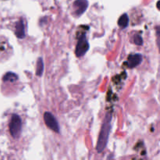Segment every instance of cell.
<instances>
[{"label": "cell", "instance_id": "obj_3", "mask_svg": "<svg viewBox=\"0 0 160 160\" xmlns=\"http://www.w3.org/2000/svg\"><path fill=\"white\" fill-rule=\"evenodd\" d=\"M89 49V44L88 42L87 39H86L85 36L83 35L78 40V44L76 46V50H75V53L78 57H81L84 56L88 50Z\"/></svg>", "mask_w": 160, "mask_h": 160}, {"label": "cell", "instance_id": "obj_7", "mask_svg": "<svg viewBox=\"0 0 160 160\" xmlns=\"http://www.w3.org/2000/svg\"><path fill=\"white\" fill-rule=\"evenodd\" d=\"M16 36L18 38H23L25 37V28L23 20H20L16 24V31H15Z\"/></svg>", "mask_w": 160, "mask_h": 160}, {"label": "cell", "instance_id": "obj_9", "mask_svg": "<svg viewBox=\"0 0 160 160\" xmlns=\"http://www.w3.org/2000/svg\"><path fill=\"white\" fill-rule=\"evenodd\" d=\"M44 71V62L42 58H38L37 61V67H36V74L38 77H42Z\"/></svg>", "mask_w": 160, "mask_h": 160}, {"label": "cell", "instance_id": "obj_11", "mask_svg": "<svg viewBox=\"0 0 160 160\" xmlns=\"http://www.w3.org/2000/svg\"><path fill=\"white\" fill-rule=\"evenodd\" d=\"M134 42L137 45H142L143 44V39L140 35H135L134 36Z\"/></svg>", "mask_w": 160, "mask_h": 160}, {"label": "cell", "instance_id": "obj_4", "mask_svg": "<svg viewBox=\"0 0 160 160\" xmlns=\"http://www.w3.org/2000/svg\"><path fill=\"white\" fill-rule=\"evenodd\" d=\"M44 120L46 124V126L52 131H55L56 133H59V126L58 124V122L54 116L49 112H45L44 114Z\"/></svg>", "mask_w": 160, "mask_h": 160}, {"label": "cell", "instance_id": "obj_6", "mask_svg": "<svg viewBox=\"0 0 160 160\" xmlns=\"http://www.w3.org/2000/svg\"><path fill=\"white\" fill-rule=\"evenodd\" d=\"M142 56L141 54H131L128 58V67L129 68H134L138 66L142 62Z\"/></svg>", "mask_w": 160, "mask_h": 160}, {"label": "cell", "instance_id": "obj_10", "mask_svg": "<svg viewBox=\"0 0 160 160\" xmlns=\"http://www.w3.org/2000/svg\"><path fill=\"white\" fill-rule=\"evenodd\" d=\"M17 79H18V76L12 72H8L2 78L3 81H10V82H14L17 81Z\"/></svg>", "mask_w": 160, "mask_h": 160}, {"label": "cell", "instance_id": "obj_1", "mask_svg": "<svg viewBox=\"0 0 160 160\" xmlns=\"http://www.w3.org/2000/svg\"><path fill=\"white\" fill-rule=\"evenodd\" d=\"M111 120H112L111 114H106V117L103 120V123L102 125L101 131H100L99 136H98V142H97L96 150L98 152H102L104 151L106 145H107L109 132H110L111 130Z\"/></svg>", "mask_w": 160, "mask_h": 160}, {"label": "cell", "instance_id": "obj_5", "mask_svg": "<svg viewBox=\"0 0 160 160\" xmlns=\"http://www.w3.org/2000/svg\"><path fill=\"white\" fill-rule=\"evenodd\" d=\"M88 7V0H76L73 2L74 8V13L77 16H81L86 11Z\"/></svg>", "mask_w": 160, "mask_h": 160}, {"label": "cell", "instance_id": "obj_2", "mask_svg": "<svg viewBox=\"0 0 160 160\" xmlns=\"http://www.w3.org/2000/svg\"><path fill=\"white\" fill-rule=\"evenodd\" d=\"M22 128L21 118L17 114H12L9 123V132L14 138H17L20 136Z\"/></svg>", "mask_w": 160, "mask_h": 160}, {"label": "cell", "instance_id": "obj_8", "mask_svg": "<svg viewBox=\"0 0 160 160\" xmlns=\"http://www.w3.org/2000/svg\"><path fill=\"white\" fill-rule=\"evenodd\" d=\"M129 23V17L128 14L124 13L120 16V17L118 20V25L122 28H126L128 26Z\"/></svg>", "mask_w": 160, "mask_h": 160}]
</instances>
